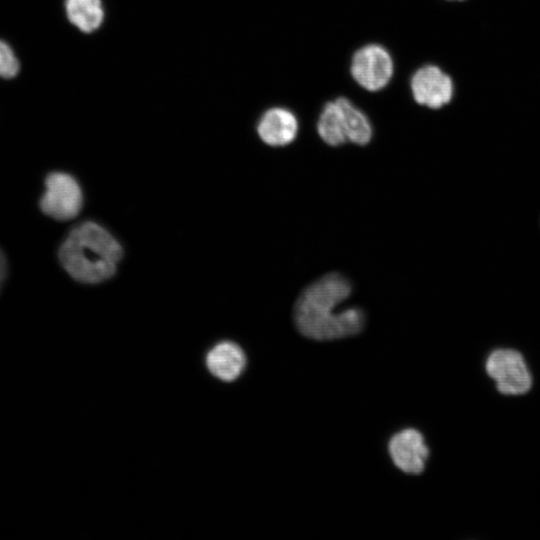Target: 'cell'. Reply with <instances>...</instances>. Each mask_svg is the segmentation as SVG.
<instances>
[{
    "instance_id": "cell-1",
    "label": "cell",
    "mask_w": 540,
    "mask_h": 540,
    "mask_svg": "<svg viewBox=\"0 0 540 540\" xmlns=\"http://www.w3.org/2000/svg\"><path fill=\"white\" fill-rule=\"evenodd\" d=\"M349 280L339 273H329L308 285L294 305V322L305 337L329 341L354 336L365 325L362 309L350 307L335 312L351 294Z\"/></svg>"
},
{
    "instance_id": "cell-2",
    "label": "cell",
    "mask_w": 540,
    "mask_h": 540,
    "mask_svg": "<svg viewBox=\"0 0 540 540\" xmlns=\"http://www.w3.org/2000/svg\"><path fill=\"white\" fill-rule=\"evenodd\" d=\"M58 257L76 281L99 283L115 273L122 248L104 227L85 221L70 230L60 245Z\"/></svg>"
},
{
    "instance_id": "cell-3",
    "label": "cell",
    "mask_w": 540,
    "mask_h": 540,
    "mask_svg": "<svg viewBox=\"0 0 540 540\" xmlns=\"http://www.w3.org/2000/svg\"><path fill=\"white\" fill-rule=\"evenodd\" d=\"M394 60L381 44L369 43L358 48L350 61V75L362 89L378 92L384 89L394 75Z\"/></svg>"
},
{
    "instance_id": "cell-4",
    "label": "cell",
    "mask_w": 540,
    "mask_h": 540,
    "mask_svg": "<svg viewBox=\"0 0 540 540\" xmlns=\"http://www.w3.org/2000/svg\"><path fill=\"white\" fill-rule=\"evenodd\" d=\"M44 186L39 207L45 215L54 220L67 221L80 213L83 193L72 175L60 171L51 172L46 176Z\"/></svg>"
},
{
    "instance_id": "cell-5",
    "label": "cell",
    "mask_w": 540,
    "mask_h": 540,
    "mask_svg": "<svg viewBox=\"0 0 540 540\" xmlns=\"http://www.w3.org/2000/svg\"><path fill=\"white\" fill-rule=\"evenodd\" d=\"M487 374L495 380L499 392L507 395L526 393L532 377L522 355L512 349H497L486 360Z\"/></svg>"
},
{
    "instance_id": "cell-6",
    "label": "cell",
    "mask_w": 540,
    "mask_h": 540,
    "mask_svg": "<svg viewBox=\"0 0 540 540\" xmlns=\"http://www.w3.org/2000/svg\"><path fill=\"white\" fill-rule=\"evenodd\" d=\"M414 101L431 109H439L453 97L451 77L436 65L427 64L418 68L410 79Z\"/></svg>"
},
{
    "instance_id": "cell-7",
    "label": "cell",
    "mask_w": 540,
    "mask_h": 540,
    "mask_svg": "<svg viewBox=\"0 0 540 540\" xmlns=\"http://www.w3.org/2000/svg\"><path fill=\"white\" fill-rule=\"evenodd\" d=\"M388 451L394 465L407 474L422 473L429 456L423 435L414 428L394 434L389 440Z\"/></svg>"
},
{
    "instance_id": "cell-8",
    "label": "cell",
    "mask_w": 540,
    "mask_h": 540,
    "mask_svg": "<svg viewBox=\"0 0 540 540\" xmlns=\"http://www.w3.org/2000/svg\"><path fill=\"white\" fill-rule=\"evenodd\" d=\"M299 122L296 115L285 107L267 109L257 123L260 139L272 147H283L297 137Z\"/></svg>"
},
{
    "instance_id": "cell-9",
    "label": "cell",
    "mask_w": 540,
    "mask_h": 540,
    "mask_svg": "<svg viewBox=\"0 0 540 540\" xmlns=\"http://www.w3.org/2000/svg\"><path fill=\"white\" fill-rule=\"evenodd\" d=\"M246 364L242 348L234 342L223 341L214 346L206 357L209 371L223 381H233L240 376Z\"/></svg>"
},
{
    "instance_id": "cell-10",
    "label": "cell",
    "mask_w": 540,
    "mask_h": 540,
    "mask_svg": "<svg viewBox=\"0 0 540 540\" xmlns=\"http://www.w3.org/2000/svg\"><path fill=\"white\" fill-rule=\"evenodd\" d=\"M316 129L319 137L329 146H339L348 141L343 111L337 98L325 103Z\"/></svg>"
},
{
    "instance_id": "cell-11",
    "label": "cell",
    "mask_w": 540,
    "mask_h": 540,
    "mask_svg": "<svg viewBox=\"0 0 540 540\" xmlns=\"http://www.w3.org/2000/svg\"><path fill=\"white\" fill-rule=\"evenodd\" d=\"M65 11L68 20L85 33L98 29L104 19L101 0H65Z\"/></svg>"
},
{
    "instance_id": "cell-12",
    "label": "cell",
    "mask_w": 540,
    "mask_h": 540,
    "mask_svg": "<svg viewBox=\"0 0 540 540\" xmlns=\"http://www.w3.org/2000/svg\"><path fill=\"white\" fill-rule=\"evenodd\" d=\"M343 111L346 134L349 142L364 146L373 136L372 124L368 116L346 97H337Z\"/></svg>"
},
{
    "instance_id": "cell-13",
    "label": "cell",
    "mask_w": 540,
    "mask_h": 540,
    "mask_svg": "<svg viewBox=\"0 0 540 540\" xmlns=\"http://www.w3.org/2000/svg\"><path fill=\"white\" fill-rule=\"evenodd\" d=\"M19 69L20 64L12 48L0 40V78H13L18 74Z\"/></svg>"
},
{
    "instance_id": "cell-14",
    "label": "cell",
    "mask_w": 540,
    "mask_h": 540,
    "mask_svg": "<svg viewBox=\"0 0 540 540\" xmlns=\"http://www.w3.org/2000/svg\"><path fill=\"white\" fill-rule=\"evenodd\" d=\"M8 272V263L6 256L2 249L0 248V292L3 288V285L5 283L6 277Z\"/></svg>"
},
{
    "instance_id": "cell-15",
    "label": "cell",
    "mask_w": 540,
    "mask_h": 540,
    "mask_svg": "<svg viewBox=\"0 0 540 540\" xmlns=\"http://www.w3.org/2000/svg\"><path fill=\"white\" fill-rule=\"evenodd\" d=\"M457 1H459V0H457Z\"/></svg>"
}]
</instances>
